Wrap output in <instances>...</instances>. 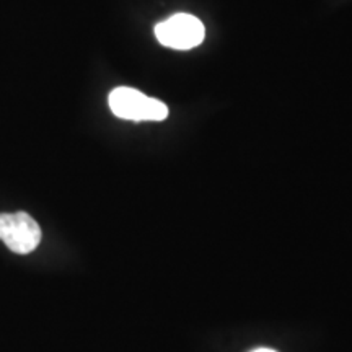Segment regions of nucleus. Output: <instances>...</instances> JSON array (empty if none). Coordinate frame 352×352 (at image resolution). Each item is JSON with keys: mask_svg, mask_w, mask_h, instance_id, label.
Returning <instances> with one entry per match:
<instances>
[{"mask_svg": "<svg viewBox=\"0 0 352 352\" xmlns=\"http://www.w3.org/2000/svg\"><path fill=\"white\" fill-rule=\"evenodd\" d=\"M109 108L118 118L129 121H164L168 108L164 101L129 87H118L109 94Z\"/></svg>", "mask_w": 352, "mask_h": 352, "instance_id": "obj_1", "label": "nucleus"}, {"mask_svg": "<svg viewBox=\"0 0 352 352\" xmlns=\"http://www.w3.org/2000/svg\"><path fill=\"white\" fill-rule=\"evenodd\" d=\"M155 36L158 43L166 47L186 51L204 41L206 30L202 21L196 16L188 13H176L155 26Z\"/></svg>", "mask_w": 352, "mask_h": 352, "instance_id": "obj_2", "label": "nucleus"}, {"mask_svg": "<svg viewBox=\"0 0 352 352\" xmlns=\"http://www.w3.org/2000/svg\"><path fill=\"white\" fill-rule=\"evenodd\" d=\"M41 228L30 214H0V240L13 253L28 254L34 252L41 243Z\"/></svg>", "mask_w": 352, "mask_h": 352, "instance_id": "obj_3", "label": "nucleus"}, {"mask_svg": "<svg viewBox=\"0 0 352 352\" xmlns=\"http://www.w3.org/2000/svg\"><path fill=\"white\" fill-rule=\"evenodd\" d=\"M252 352H276V351H272V349H256V351H252Z\"/></svg>", "mask_w": 352, "mask_h": 352, "instance_id": "obj_4", "label": "nucleus"}]
</instances>
